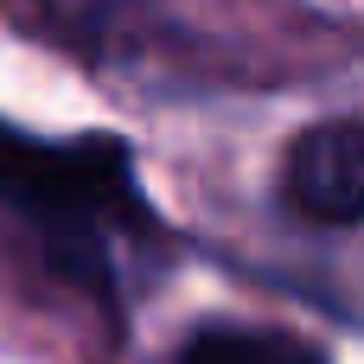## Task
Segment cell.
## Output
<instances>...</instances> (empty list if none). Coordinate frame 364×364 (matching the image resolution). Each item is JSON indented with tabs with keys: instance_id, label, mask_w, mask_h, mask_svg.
<instances>
[{
	"instance_id": "cell-1",
	"label": "cell",
	"mask_w": 364,
	"mask_h": 364,
	"mask_svg": "<svg viewBox=\"0 0 364 364\" xmlns=\"http://www.w3.org/2000/svg\"><path fill=\"white\" fill-rule=\"evenodd\" d=\"M0 205L45 224L58 262L90 275V288L115 282L128 256L154 243V211L141 205L128 179V154L115 141L45 147L0 128Z\"/></svg>"
},
{
	"instance_id": "cell-2",
	"label": "cell",
	"mask_w": 364,
	"mask_h": 364,
	"mask_svg": "<svg viewBox=\"0 0 364 364\" xmlns=\"http://www.w3.org/2000/svg\"><path fill=\"white\" fill-rule=\"evenodd\" d=\"M282 205L307 224H364V122H314L282 154Z\"/></svg>"
},
{
	"instance_id": "cell-3",
	"label": "cell",
	"mask_w": 364,
	"mask_h": 364,
	"mask_svg": "<svg viewBox=\"0 0 364 364\" xmlns=\"http://www.w3.org/2000/svg\"><path fill=\"white\" fill-rule=\"evenodd\" d=\"M179 364H320L307 346L282 339V333H243V326H211L198 339H186Z\"/></svg>"
}]
</instances>
